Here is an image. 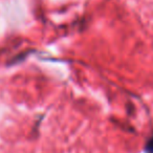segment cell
<instances>
[{"label": "cell", "instance_id": "6da1fadb", "mask_svg": "<svg viewBox=\"0 0 153 153\" xmlns=\"http://www.w3.org/2000/svg\"><path fill=\"white\" fill-rule=\"evenodd\" d=\"M145 151H146V153H153V137H151L147 142L146 147H145Z\"/></svg>", "mask_w": 153, "mask_h": 153}]
</instances>
